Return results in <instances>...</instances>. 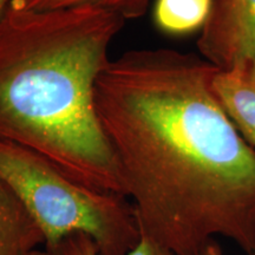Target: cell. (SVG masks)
<instances>
[{
    "mask_svg": "<svg viewBox=\"0 0 255 255\" xmlns=\"http://www.w3.org/2000/svg\"><path fill=\"white\" fill-rule=\"evenodd\" d=\"M218 71L195 53L133 49L96 82L141 235L174 255H200L216 235L255 255V149L216 97Z\"/></svg>",
    "mask_w": 255,
    "mask_h": 255,
    "instance_id": "6da1fadb",
    "label": "cell"
},
{
    "mask_svg": "<svg viewBox=\"0 0 255 255\" xmlns=\"http://www.w3.org/2000/svg\"><path fill=\"white\" fill-rule=\"evenodd\" d=\"M124 24L101 8L34 11L14 0L0 17V138L37 152L83 186L122 196L95 89Z\"/></svg>",
    "mask_w": 255,
    "mask_h": 255,
    "instance_id": "7a4b0ae2",
    "label": "cell"
},
{
    "mask_svg": "<svg viewBox=\"0 0 255 255\" xmlns=\"http://www.w3.org/2000/svg\"><path fill=\"white\" fill-rule=\"evenodd\" d=\"M0 180L36 220L51 254L76 233L89 235L100 255H127L141 239L126 196L83 186L37 152L1 138Z\"/></svg>",
    "mask_w": 255,
    "mask_h": 255,
    "instance_id": "3957f363",
    "label": "cell"
},
{
    "mask_svg": "<svg viewBox=\"0 0 255 255\" xmlns=\"http://www.w3.org/2000/svg\"><path fill=\"white\" fill-rule=\"evenodd\" d=\"M196 44L200 56L219 70L255 63V0H213Z\"/></svg>",
    "mask_w": 255,
    "mask_h": 255,
    "instance_id": "277c9868",
    "label": "cell"
},
{
    "mask_svg": "<svg viewBox=\"0 0 255 255\" xmlns=\"http://www.w3.org/2000/svg\"><path fill=\"white\" fill-rule=\"evenodd\" d=\"M213 88L223 110L255 148V63L247 60L216 72Z\"/></svg>",
    "mask_w": 255,
    "mask_h": 255,
    "instance_id": "5b68a950",
    "label": "cell"
},
{
    "mask_svg": "<svg viewBox=\"0 0 255 255\" xmlns=\"http://www.w3.org/2000/svg\"><path fill=\"white\" fill-rule=\"evenodd\" d=\"M45 237L24 203L0 180V255H30Z\"/></svg>",
    "mask_w": 255,
    "mask_h": 255,
    "instance_id": "8992f818",
    "label": "cell"
},
{
    "mask_svg": "<svg viewBox=\"0 0 255 255\" xmlns=\"http://www.w3.org/2000/svg\"><path fill=\"white\" fill-rule=\"evenodd\" d=\"M213 0H156L152 18L156 27L170 36H186L202 30Z\"/></svg>",
    "mask_w": 255,
    "mask_h": 255,
    "instance_id": "52a82bcc",
    "label": "cell"
},
{
    "mask_svg": "<svg viewBox=\"0 0 255 255\" xmlns=\"http://www.w3.org/2000/svg\"><path fill=\"white\" fill-rule=\"evenodd\" d=\"M25 8L34 11L68 8V7H96L113 12L124 20L138 19L148 11L151 0H14Z\"/></svg>",
    "mask_w": 255,
    "mask_h": 255,
    "instance_id": "ba28073f",
    "label": "cell"
},
{
    "mask_svg": "<svg viewBox=\"0 0 255 255\" xmlns=\"http://www.w3.org/2000/svg\"><path fill=\"white\" fill-rule=\"evenodd\" d=\"M52 255H100L96 242L87 234L76 233L60 242ZM127 255H174L151 239L141 235L138 244Z\"/></svg>",
    "mask_w": 255,
    "mask_h": 255,
    "instance_id": "9c48e42d",
    "label": "cell"
},
{
    "mask_svg": "<svg viewBox=\"0 0 255 255\" xmlns=\"http://www.w3.org/2000/svg\"><path fill=\"white\" fill-rule=\"evenodd\" d=\"M200 255H222V251L219 245L215 241H213Z\"/></svg>",
    "mask_w": 255,
    "mask_h": 255,
    "instance_id": "30bf717a",
    "label": "cell"
},
{
    "mask_svg": "<svg viewBox=\"0 0 255 255\" xmlns=\"http://www.w3.org/2000/svg\"><path fill=\"white\" fill-rule=\"evenodd\" d=\"M9 1H11V0H0V17H1L2 12L5 11V8L7 7Z\"/></svg>",
    "mask_w": 255,
    "mask_h": 255,
    "instance_id": "8fae6325",
    "label": "cell"
},
{
    "mask_svg": "<svg viewBox=\"0 0 255 255\" xmlns=\"http://www.w3.org/2000/svg\"><path fill=\"white\" fill-rule=\"evenodd\" d=\"M30 255H52L50 252H47L46 250H36L33 251Z\"/></svg>",
    "mask_w": 255,
    "mask_h": 255,
    "instance_id": "7c38bea8",
    "label": "cell"
}]
</instances>
